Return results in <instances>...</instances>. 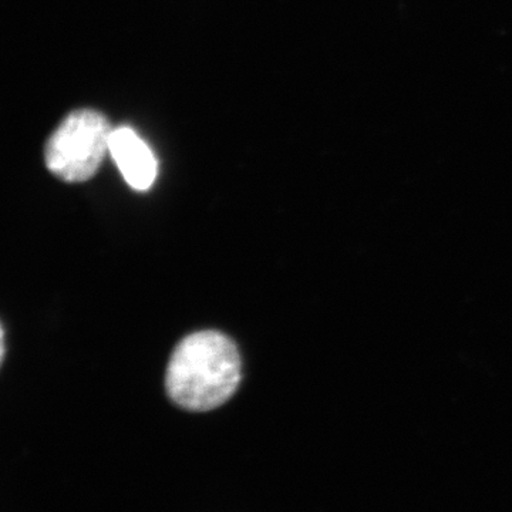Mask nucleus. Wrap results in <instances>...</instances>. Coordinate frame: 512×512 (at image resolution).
I'll return each mask as SVG.
<instances>
[{"instance_id":"nucleus-2","label":"nucleus","mask_w":512,"mask_h":512,"mask_svg":"<svg viewBox=\"0 0 512 512\" xmlns=\"http://www.w3.org/2000/svg\"><path fill=\"white\" fill-rule=\"evenodd\" d=\"M111 133L113 128L99 111H72L46 143L47 168L66 183L90 180L110 153Z\"/></svg>"},{"instance_id":"nucleus-1","label":"nucleus","mask_w":512,"mask_h":512,"mask_svg":"<svg viewBox=\"0 0 512 512\" xmlns=\"http://www.w3.org/2000/svg\"><path fill=\"white\" fill-rule=\"evenodd\" d=\"M241 356L228 336L194 333L174 350L165 376L168 396L190 412H208L227 402L241 382Z\"/></svg>"},{"instance_id":"nucleus-3","label":"nucleus","mask_w":512,"mask_h":512,"mask_svg":"<svg viewBox=\"0 0 512 512\" xmlns=\"http://www.w3.org/2000/svg\"><path fill=\"white\" fill-rule=\"evenodd\" d=\"M109 151L131 188L147 191L153 187L158 171L157 158L133 128H113Z\"/></svg>"}]
</instances>
